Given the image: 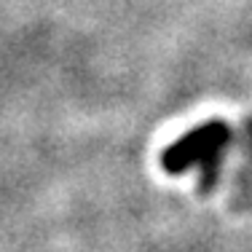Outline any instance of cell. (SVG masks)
Here are the masks:
<instances>
[{
	"label": "cell",
	"mask_w": 252,
	"mask_h": 252,
	"mask_svg": "<svg viewBox=\"0 0 252 252\" xmlns=\"http://www.w3.org/2000/svg\"><path fill=\"white\" fill-rule=\"evenodd\" d=\"M228 126L223 121H209L199 126V129L183 134L175 145H169L161 153V166L169 175H180V172L190 169L193 164H204V175H201V188L207 190L215 183L218 175V164H220V153H223L225 142H228Z\"/></svg>",
	"instance_id": "obj_1"
}]
</instances>
